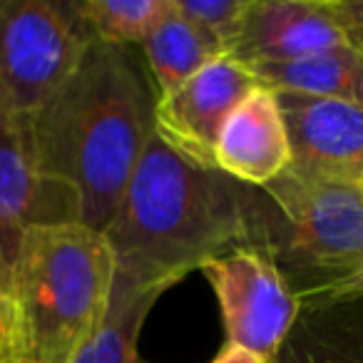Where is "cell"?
I'll return each instance as SVG.
<instances>
[{"instance_id": "cell-20", "label": "cell", "mask_w": 363, "mask_h": 363, "mask_svg": "<svg viewBox=\"0 0 363 363\" xmlns=\"http://www.w3.org/2000/svg\"><path fill=\"white\" fill-rule=\"evenodd\" d=\"M0 363H11V311L0 291Z\"/></svg>"}, {"instance_id": "cell-17", "label": "cell", "mask_w": 363, "mask_h": 363, "mask_svg": "<svg viewBox=\"0 0 363 363\" xmlns=\"http://www.w3.org/2000/svg\"><path fill=\"white\" fill-rule=\"evenodd\" d=\"M179 16L209 35L227 55L249 0H172Z\"/></svg>"}, {"instance_id": "cell-4", "label": "cell", "mask_w": 363, "mask_h": 363, "mask_svg": "<svg viewBox=\"0 0 363 363\" xmlns=\"http://www.w3.org/2000/svg\"><path fill=\"white\" fill-rule=\"evenodd\" d=\"M249 249L281 272L298 303L326 301L363 272V194L348 182L284 169L252 189Z\"/></svg>"}, {"instance_id": "cell-8", "label": "cell", "mask_w": 363, "mask_h": 363, "mask_svg": "<svg viewBox=\"0 0 363 363\" xmlns=\"http://www.w3.org/2000/svg\"><path fill=\"white\" fill-rule=\"evenodd\" d=\"M257 85L254 72L242 62L229 55L217 57L169 95L157 97L155 135L192 164L217 169L214 147L219 132Z\"/></svg>"}, {"instance_id": "cell-19", "label": "cell", "mask_w": 363, "mask_h": 363, "mask_svg": "<svg viewBox=\"0 0 363 363\" xmlns=\"http://www.w3.org/2000/svg\"><path fill=\"white\" fill-rule=\"evenodd\" d=\"M212 363H277V358H264V356H259V353L247 351V348H242V346L227 343Z\"/></svg>"}, {"instance_id": "cell-15", "label": "cell", "mask_w": 363, "mask_h": 363, "mask_svg": "<svg viewBox=\"0 0 363 363\" xmlns=\"http://www.w3.org/2000/svg\"><path fill=\"white\" fill-rule=\"evenodd\" d=\"M140 48L157 97L169 95L182 82L197 75L204 65L224 55V50L212 38L204 35L197 26H192L187 18L177 13L172 0L169 11L152 28V33Z\"/></svg>"}, {"instance_id": "cell-16", "label": "cell", "mask_w": 363, "mask_h": 363, "mask_svg": "<svg viewBox=\"0 0 363 363\" xmlns=\"http://www.w3.org/2000/svg\"><path fill=\"white\" fill-rule=\"evenodd\" d=\"M70 6L90 40L142 45L169 11V0H80Z\"/></svg>"}, {"instance_id": "cell-23", "label": "cell", "mask_w": 363, "mask_h": 363, "mask_svg": "<svg viewBox=\"0 0 363 363\" xmlns=\"http://www.w3.org/2000/svg\"><path fill=\"white\" fill-rule=\"evenodd\" d=\"M135 363H145V361H142V358H137V361Z\"/></svg>"}, {"instance_id": "cell-11", "label": "cell", "mask_w": 363, "mask_h": 363, "mask_svg": "<svg viewBox=\"0 0 363 363\" xmlns=\"http://www.w3.org/2000/svg\"><path fill=\"white\" fill-rule=\"evenodd\" d=\"M214 164L247 187H267L291 164L286 122L279 97L259 82L227 117L214 147Z\"/></svg>"}, {"instance_id": "cell-22", "label": "cell", "mask_w": 363, "mask_h": 363, "mask_svg": "<svg viewBox=\"0 0 363 363\" xmlns=\"http://www.w3.org/2000/svg\"><path fill=\"white\" fill-rule=\"evenodd\" d=\"M351 184H353V187L358 189V192L363 194V164L358 167L356 172H353V177H351Z\"/></svg>"}, {"instance_id": "cell-12", "label": "cell", "mask_w": 363, "mask_h": 363, "mask_svg": "<svg viewBox=\"0 0 363 363\" xmlns=\"http://www.w3.org/2000/svg\"><path fill=\"white\" fill-rule=\"evenodd\" d=\"M277 363H363V296L301 303Z\"/></svg>"}, {"instance_id": "cell-18", "label": "cell", "mask_w": 363, "mask_h": 363, "mask_svg": "<svg viewBox=\"0 0 363 363\" xmlns=\"http://www.w3.org/2000/svg\"><path fill=\"white\" fill-rule=\"evenodd\" d=\"M328 11L351 50L363 57V0H326Z\"/></svg>"}, {"instance_id": "cell-9", "label": "cell", "mask_w": 363, "mask_h": 363, "mask_svg": "<svg viewBox=\"0 0 363 363\" xmlns=\"http://www.w3.org/2000/svg\"><path fill=\"white\" fill-rule=\"evenodd\" d=\"M277 97L291 145L289 169L351 184L363 164V105L298 92Z\"/></svg>"}, {"instance_id": "cell-10", "label": "cell", "mask_w": 363, "mask_h": 363, "mask_svg": "<svg viewBox=\"0 0 363 363\" xmlns=\"http://www.w3.org/2000/svg\"><path fill=\"white\" fill-rule=\"evenodd\" d=\"M338 45L346 43L326 0H249L227 55L252 70Z\"/></svg>"}, {"instance_id": "cell-1", "label": "cell", "mask_w": 363, "mask_h": 363, "mask_svg": "<svg viewBox=\"0 0 363 363\" xmlns=\"http://www.w3.org/2000/svg\"><path fill=\"white\" fill-rule=\"evenodd\" d=\"M157 90L135 45L90 40L75 70L28 117L43 174L77 194L80 222L102 229L117 214L155 137Z\"/></svg>"}, {"instance_id": "cell-5", "label": "cell", "mask_w": 363, "mask_h": 363, "mask_svg": "<svg viewBox=\"0 0 363 363\" xmlns=\"http://www.w3.org/2000/svg\"><path fill=\"white\" fill-rule=\"evenodd\" d=\"M70 3L0 0V112L30 117L85 52Z\"/></svg>"}, {"instance_id": "cell-7", "label": "cell", "mask_w": 363, "mask_h": 363, "mask_svg": "<svg viewBox=\"0 0 363 363\" xmlns=\"http://www.w3.org/2000/svg\"><path fill=\"white\" fill-rule=\"evenodd\" d=\"M70 222H80L77 194L40 172L28 117L0 112V291L6 301L28 229Z\"/></svg>"}, {"instance_id": "cell-14", "label": "cell", "mask_w": 363, "mask_h": 363, "mask_svg": "<svg viewBox=\"0 0 363 363\" xmlns=\"http://www.w3.org/2000/svg\"><path fill=\"white\" fill-rule=\"evenodd\" d=\"M264 87L277 92L328 97L363 105V57L348 45H338L291 62L252 67Z\"/></svg>"}, {"instance_id": "cell-3", "label": "cell", "mask_w": 363, "mask_h": 363, "mask_svg": "<svg viewBox=\"0 0 363 363\" xmlns=\"http://www.w3.org/2000/svg\"><path fill=\"white\" fill-rule=\"evenodd\" d=\"M115 254L82 222L33 227L13 272L11 363H72L110 301Z\"/></svg>"}, {"instance_id": "cell-2", "label": "cell", "mask_w": 363, "mask_h": 363, "mask_svg": "<svg viewBox=\"0 0 363 363\" xmlns=\"http://www.w3.org/2000/svg\"><path fill=\"white\" fill-rule=\"evenodd\" d=\"M252 189L192 164L155 135L102 229L115 269L172 289L212 259L249 247Z\"/></svg>"}, {"instance_id": "cell-13", "label": "cell", "mask_w": 363, "mask_h": 363, "mask_svg": "<svg viewBox=\"0 0 363 363\" xmlns=\"http://www.w3.org/2000/svg\"><path fill=\"white\" fill-rule=\"evenodd\" d=\"M164 291L162 284H145L115 269L105 316L72 363H135L142 323Z\"/></svg>"}, {"instance_id": "cell-21", "label": "cell", "mask_w": 363, "mask_h": 363, "mask_svg": "<svg viewBox=\"0 0 363 363\" xmlns=\"http://www.w3.org/2000/svg\"><path fill=\"white\" fill-rule=\"evenodd\" d=\"M348 296H363V272H358L356 277H351L331 298H348ZM328 301V298H326Z\"/></svg>"}, {"instance_id": "cell-6", "label": "cell", "mask_w": 363, "mask_h": 363, "mask_svg": "<svg viewBox=\"0 0 363 363\" xmlns=\"http://www.w3.org/2000/svg\"><path fill=\"white\" fill-rule=\"evenodd\" d=\"M222 306L229 343L277 358L301 311L277 267L254 249H234L202 267Z\"/></svg>"}]
</instances>
